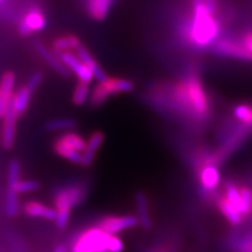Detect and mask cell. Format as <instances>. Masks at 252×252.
Here are the masks:
<instances>
[{
  "label": "cell",
  "mask_w": 252,
  "mask_h": 252,
  "mask_svg": "<svg viewBox=\"0 0 252 252\" xmlns=\"http://www.w3.org/2000/svg\"><path fill=\"white\" fill-rule=\"evenodd\" d=\"M220 34L218 21L205 9L203 3L194 5L190 38L194 44L207 46L214 42Z\"/></svg>",
  "instance_id": "obj_1"
},
{
  "label": "cell",
  "mask_w": 252,
  "mask_h": 252,
  "mask_svg": "<svg viewBox=\"0 0 252 252\" xmlns=\"http://www.w3.org/2000/svg\"><path fill=\"white\" fill-rule=\"evenodd\" d=\"M83 199L84 189L81 186H69L59 189L54 198V209L56 211L55 222L58 228H65L68 223L70 210L80 204Z\"/></svg>",
  "instance_id": "obj_2"
},
{
  "label": "cell",
  "mask_w": 252,
  "mask_h": 252,
  "mask_svg": "<svg viewBox=\"0 0 252 252\" xmlns=\"http://www.w3.org/2000/svg\"><path fill=\"white\" fill-rule=\"evenodd\" d=\"M86 141L79 133L68 131L54 142L55 153L74 164H80Z\"/></svg>",
  "instance_id": "obj_3"
},
{
  "label": "cell",
  "mask_w": 252,
  "mask_h": 252,
  "mask_svg": "<svg viewBox=\"0 0 252 252\" xmlns=\"http://www.w3.org/2000/svg\"><path fill=\"white\" fill-rule=\"evenodd\" d=\"M135 89V84L128 79L107 78L104 82H99L91 94V103L99 106L108 100L109 97L121 93H129Z\"/></svg>",
  "instance_id": "obj_4"
},
{
  "label": "cell",
  "mask_w": 252,
  "mask_h": 252,
  "mask_svg": "<svg viewBox=\"0 0 252 252\" xmlns=\"http://www.w3.org/2000/svg\"><path fill=\"white\" fill-rule=\"evenodd\" d=\"M108 233L100 227H92L78 236L70 252H107Z\"/></svg>",
  "instance_id": "obj_5"
},
{
  "label": "cell",
  "mask_w": 252,
  "mask_h": 252,
  "mask_svg": "<svg viewBox=\"0 0 252 252\" xmlns=\"http://www.w3.org/2000/svg\"><path fill=\"white\" fill-rule=\"evenodd\" d=\"M186 97L189 109L196 116H206L209 112V101L207 94L198 77H190L185 81Z\"/></svg>",
  "instance_id": "obj_6"
},
{
  "label": "cell",
  "mask_w": 252,
  "mask_h": 252,
  "mask_svg": "<svg viewBox=\"0 0 252 252\" xmlns=\"http://www.w3.org/2000/svg\"><path fill=\"white\" fill-rule=\"evenodd\" d=\"M20 181V165L17 160H13L9 164L7 175V192L5 210L7 216L15 217L18 212V193L17 184Z\"/></svg>",
  "instance_id": "obj_7"
},
{
  "label": "cell",
  "mask_w": 252,
  "mask_h": 252,
  "mask_svg": "<svg viewBox=\"0 0 252 252\" xmlns=\"http://www.w3.org/2000/svg\"><path fill=\"white\" fill-rule=\"evenodd\" d=\"M139 225L138 217L127 215V216H108L102 219L98 227L108 234L116 235L124 230L130 229Z\"/></svg>",
  "instance_id": "obj_8"
},
{
  "label": "cell",
  "mask_w": 252,
  "mask_h": 252,
  "mask_svg": "<svg viewBox=\"0 0 252 252\" xmlns=\"http://www.w3.org/2000/svg\"><path fill=\"white\" fill-rule=\"evenodd\" d=\"M57 57L60 59L63 64L68 68L69 72L74 73L78 77L79 81L86 84H90L93 81V72L90 69V67L86 66L84 63L78 58L76 54L70 51L62 52L60 54H57Z\"/></svg>",
  "instance_id": "obj_9"
},
{
  "label": "cell",
  "mask_w": 252,
  "mask_h": 252,
  "mask_svg": "<svg viewBox=\"0 0 252 252\" xmlns=\"http://www.w3.org/2000/svg\"><path fill=\"white\" fill-rule=\"evenodd\" d=\"M212 52L224 57L241 60H252V55L244 44L230 40H218L212 45Z\"/></svg>",
  "instance_id": "obj_10"
},
{
  "label": "cell",
  "mask_w": 252,
  "mask_h": 252,
  "mask_svg": "<svg viewBox=\"0 0 252 252\" xmlns=\"http://www.w3.org/2000/svg\"><path fill=\"white\" fill-rule=\"evenodd\" d=\"M18 116L13 104V97L10 101L9 106L3 117V129H2V145L5 149H11L15 144L16 137V122H17Z\"/></svg>",
  "instance_id": "obj_11"
},
{
  "label": "cell",
  "mask_w": 252,
  "mask_h": 252,
  "mask_svg": "<svg viewBox=\"0 0 252 252\" xmlns=\"http://www.w3.org/2000/svg\"><path fill=\"white\" fill-rule=\"evenodd\" d=\"M45 27V17L39 9H32L23 17L19 26V33L22 36H29L33 32L41 31Z\"/></svg>",
  "instance_id": "obj_12"
},
{
  "label": "cell",
  "mask_w": 252,
  "mask_h": 252,
  "mask_svg": "<svg viewBox=\"0 0 252 252\" xmlns=\"http://www.w3.org/2000/svg\"><path fill=\"white\" fill-rule=\"evenodd\" d=\"M35 50L38 53L39 56L45 61L46 64L51 68H53L57 74L65 78L70 76V72L68 70V68L60 61V59L57 57V55L52 53L44 44H42L39 41H36Z\"/></svg>",
  "instance_id": "obj_13"
},
{
  "label": "cell",
  "mask_w": 252,
  "mask_h": 252,
  "mask_svg": "<svg viewBox=\"0 0 252 252\" xmlns=\"http://www.w3.org/2000/svg\"><path fill=\"white\" fill-rule=\"evenodd\" d=\"M15 85V74L6 72L0 82V119H3L6 108L13 97V89Z\"/></svg>",
  "instance_id": "obj_14"
},
{
  "label": "cell",
  "mask_w": 252,
  "mask_h": 252,
  "mask_svg": "<svg viewBox=\"0 0 252 252\" xmlns=\"http://www.w3.org/2000/svg\"><path fill=\"white\" fill-rule=\"evenodd\" d=\"M104 141V135L101 131H94L90 136L89 140L86 141V145L82 153L81 164L82 166L88 167L94 162V156H96L99 148Z\"/></svg>",
  "instance_id": "obj_15"
},
{
  "label": "cell",
  "mask_w": 252,
  "mask_h": 252,
  "mask_svg": "<svg viewBox=\"0 0 252 252\" xmlns=\"http://www.w3.org/2000/svg\"><path fill=\"white\" fill-rule=\"evenodd\" d=\"M199 179L203 188L211 191L220 184V171L214 163H206L199 170Z\"/></svg>",
  "instance_id": "obj_16"
},
{
  "label": "cell",
  "mask_w": 252,
  "mask_h": 252,
  "mask_svg": "<svg viewBox=\"0 0 252 252\" xmlns=\"http://www.w3.org/2000/svg\"><path fill=\"white\" fill-rule=\"evenodd\" d=\"M75 52L78 58L80 59L86 66L90 67V69L93 72L94 78H96L99 82H104L108 78L107 75L105 74L104 70L99 66L97 61L94 59V57L92 56L91 53L88 51V49H86L85 46L80 44L77 47V50Z\"/></svg>",
  "instance_id": "obj_17"
},
{
  "label": "cell",
  "mask_w": 252,
  "mask_h": 252,
  "mask_svg": "<svg viewBox=\"0 0 252 252\" xmlns=\"http://www.w3.org/2000/svg\"><path fill=\"white\" fill-rule=\"evenodd\" d=\"M23 211L31 218H40L47 220H55V219H56V211L54 208H51L37 201L28 202L23 207Z\"/></svg>",
  "instance_id": "obj_18"
},
{
  "label": "cell",
  "mask_w": 252,
  "mask_h": 252,
  "mask_svg": "<svg viewBox=\"0 0 252 252\" xmlns=\"http://www.w3.org/2000/svg\"><path fill=\"white\" fill-rule=\"evenodd\" d=\"M32 94L33 93H31L27 86H23V88H20L17 91V93H15L13 94V104L18 118L27 112L30 101H31Z\"/></svg>",
  "instance_id": "obj_19"
},
{
  "label": "cell",
  "mask_w": 252,
  "mask_h": 252,
  "mask_svg": "<svg viewBox=\"0 0 252 252\" xmlns=\"http://www.w3.org/2000/svg\"><path fill=\"white\" fill-rule=\"evenodd\" d=\"M112 5V0H89V13L91 17L98 21L103 20Z\"/></svg>",
  "instance_id": "obj_20"
},
{
  "label": "cell",
  "mask_w": 252,
  "mask_h": 252,
  "mask_svg": "<svg viewBox=\"0 0 252 252\" xmlns=\"http://www.w3.org/2000/svg\"><path fill=\"white\" fill-rule=\"evenodd\" d=\"M80 44H81L80 40H79L76 36L67 35V36H62L55 39L53 43V49H54V52L57 55L62 52L76 51L77 47Z\"/></svg>",
  "instance_id": "obj_21"
},
{
  "label": "cell",
  "mask_w": 252,
  "mask_h": 252,
  "mask_svg": "<svg viewBox=\"0 0 252 252\" xmlns=\"http://www.w3.org/2000/svg\"><path fill=\"white\" fill-rule=\"evenodd\" d=\"M136 202H137L139 224L143 226L145 229H149L152 226V220H151V218H149L148 205H147L145 194L143 192H138L136 195Z\"/></svg>",
  "instance_id": "obj_22"
},
{
  "label": "cell",
  "mask_w": 252,
  "mask_h": 252,
  "mask_svg": "<svg viewBox=\"0 0 252 252\" xmlns=\"http://www.w3.org/2000/svg\"><path fill=\"white\" fill-rule=\"evenodd\" d=\"M219 209L222 212L223 216L229 220L232 225H239L242 222V215L239 210H236L229 203L225 196L220 198L218 201Z\"/></svg>",
  "instance_id": "obj_23"
},
{
  "label": "cell",
  "mask_w": 252,
  "mask_h": 252,
  "mask_svg": "<svg viewBox=\"0 0 252 252\" xmlns=\"http://www.w3.org/2000/svg\"><path fill=\"white\" fill-rule=\"evenodd\" d=\"M233 115L241 123L252 127V106L239 104L233 108Z\"/></svg>",
  "instance_id": "obj_24"
},
{
  "label": "cell",
  "mask_w": 252,
  "mask_h": 252,
  "mask_svg": "<svg viewBox=\"0 0 252 252\" xmlns=\"http://www.w3.org/2000/svg\"><path fill=\"white\" fill-rule=\"evenodd\" d=\"M89 97H90L89 84L79 81L73 93V97H72L73 103L77 106H81L85 103L86 101H88Z\"/></svg>",
  "instance_id": "obj_25"
},
{
  "label": "cell",
  "mask_w": 252,
  "mask_h": 252,
  "mask_svg": "<svg viewBox=\"0 0 252 252\" xmlns=\"http://www.w3.org/2000/svg\"><path fill=\"white\" fill-rule=\"evenodd\" d=\"M76 125L77 122L73 119H54L46 122L45 128L49 131H60L72 129Z\"/></svg>",
  "instance_id": "obj_26"
},
{
  "label": "cell",
  "mask_w": 252,
  "mask_h": 252,
  "mask_svg": "<svg viewBox=\"0 0 252 252\" xmlns=\"http://www.w3.org/2000/svg\"><path fill=\"white\" fill-rule=\"evenodd\" d=\"M225 198L229 201L232 206L241 212L242 209V201H241V194L240 189L236 187L234 184L229 183L226 186V195ZM242 215V214H241Z\"/></svg>",
  "instance_id": "obj_27"
},
{
  "label": "cell",
  "mask_w": 252,
  "mask_h": 252,
  "mask_svg": "<svg viewBox=\"0 0 252 252\" xmlns=\"http://www.w3.org/2000/svg\"><path fill=\"white\" fill-rule=\"evenodd\" d=\"M241 201H242V216H247L252 208V192L249 188L242 187L240 188Z\"/></svg>",
  "instance_id": "obj_28"
},
{
  "label": "cell",
  "mask_w": 252,
  "mask_h": 252,
  "mask_svg": "<svg viewBox=\"0 0 252 252\" xmlns=\"http://www.w3.org/2000/svg\"><path fill=\"white\" fill-rule=\"evenodd\" d=\"M39 187H40V184H39L37 181H33V180L22 181V180H20L17 184V193L22 194V193L34 192L37 190V189H39Z\"/></svg>",
  "instance_id": "obj_29"
},
{
  "label": "cell",
  "mask_w": 252,
  "mask_h": 252,
  "mask_svg": "<svg viewBox=\"0 0 252 252\" xmlns=\"http://www.w3.org/2000/svg\"><path fill=\"white\" fill-rule=\"evenodd\" d=\"M123 249L124 244L119 236L110 234L107 241V252H122Z\"/></svg>",
  "instance_id": "obj_30"
},
{
  "label": "cell",
  "mask_w": 252,
  "mask_h": 252,
  "mask_svg": "<svg viewBox=\"0 0 252 252\" xmlns=\"http://www.w3.org/2000/svg\"><path fill=\"white\" fill-rule=\"evenodd\" d=\"M42 80H43V73L40 72V70H37V72H35L30 77L27 88L30 90L31 93H35L36 90L40 86Z\"/></svg>",
  "instance_id": "obj_31"
},
{
  "label": "cell",
  "mask_w": 252,
  "mask_h": 252,
  "mask_svg": "<svg viewBox=\"0 0 252 252\" xmlns=\"http://www.w3.org/2000/svg\"><path fill=\"white\" fill-rule=\"evenodd\" d=\"M203 5L212 15L217 10V0H203Z\"/></svg>",
  "instance_id": "obj_32"
},
{
  "label": "cell",
  "mask_w": 252,
  "mask_h": 252,
  "mask_svg": "<svg viewBox=\"0 0 252 252\" xmlns=\"http://www.w3.org/2000/svg\"><path fill=\"white\" fill-rule=\"evenodd\" d=\"M242 252H252V239H248L241 245Z\"/></svg>",
  "instance_id": "obj_33"
},
{
  "label": "cell",
  "mask_w": 252,
  "mask_h": 252,
  "mask_svg": "<svg viewBox=\"0 0 252 252\" xmlns=\"http://www.w3.org/2000/svg\"><path fill=\"white\" fill-rule=\"evenodd\" d=\"M244 45L246 46V49L252 55V34H248L245 37V42H244Z\"/></svg>",
  "instance_id": "obj_34"
},
{
  "label": "cell",
  "mask_w": 252,
  "mask_h": 252,
  "mask_svg": "<svg viewBox=\"0 0 252 252\" xmlns=\"http://www.w3.org/2000/svg\"><path fill=\"white\" fill-rule=\"evenodd\" d=\"M54 252H67V249L64 245H59L56 248H55Z\"/></svg>",
  "instance_id": "obj_35"
},
{
  "label": "cell",
  "mask_w": 252,
  "mask_h": 252,
  "mask_svg": "<svg viewBox=\"0 0 252 252\" xmlns=\"http://www.w3.org/2000/svg\"><path fill=\"white\" fill-rule=\"evenodd\" d=\"M192 2H193V5L201 4V3H203V0H192Z\"/></svg>",
  "instance_id": "obj_36"
},
{
  "label": "cell",
  "mask_w": 252,
  "mask_h": 252,
  "mask_svg": "<svg viewBox=\"0 0 252 252\" xmlns=\"http://www.w3.org/2000/svg\"><path fill=\"white\" fill-rule=\"evenodd\" d=\"M2 1V0H0V2H1Z\"/></svg>",
  "instance_id": "obj_37"
}]
</instances>
